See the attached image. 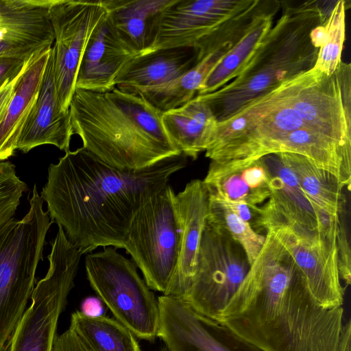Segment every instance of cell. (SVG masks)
<instances>
[{
	"label": "cell",
	"mask_w": 351,
	"mask_h": 351,
	"mask_svg": "<svg viewBox=\"0 0 351 351\" xmlns=\"http://www.w3.org/2000/svg\"><path fill=\"white\" fill-rule=\"evenodd\" d=\"M194 47L162 49L133 57L115 80V86L132 95L143 89L165 84L196 64Z\"/></svg>",
	"instance_id": "obj_20"
},
{
	"label": "cell",
	"mask_w": 351,
	"mask_h": 351,
	"mask_svg": "<svg viewBox=\"0 0 351 351\" xmlns=\"http://www.w3.org/2000/svg\"><path fill=\"white\" fill-rule=\"evenodd\" d=\"M175 193L166 184L134 214L124 249L140 269L150 289L167 291L180 252V232Z\"/></svg>",
	"instance_id": "obj_9"
},
{
	"label": "cell",
	"mask_w": 351,
	"mask_h": 351,
	"mask_svg": "<svg viewBox=\"0 0 351 351\" xmlns=\"http://www.w3.org/2000/svg\"><path fill=\"white\" fill-rule=\"evenodd\" d=\"M49 13L58 95L63 110H69L82 56L106 10L103 0H53Z\"/></svg>",
	"instance_id": "obj_11"
},
{
	"label": "cell",
	"mask_w": 351,
	"mask_h": 351,
	"mask_svg": "<svg viewBox=\"0 0 351 351\" xmlns=\"http://www.w3.org/2000/svg\"><path fill=\"white\" fill-rule=\"evenodd\" d=\"M51 48L31 58L19 75L13 96L0 119V160L14 154L35 102Z\"/></svg>",
	"instance_id": "obj_21"
},
{
	"label": "cell",
	"mask_w": 351,
	"mask_h": 351,
	"mask_svg": "<svg viewBox=\"0 0 351 351\" xmlns=\"http://www.w3.org/2000/svg\"><path fill=\"white\" fill-rule=\"evenodd\" d=\"M53 0H0V57L29 61L52 47Z\"/></svg>",
	"instance_id": "obj_14"
},
{
	"label": "cell",
	"mask_w": 351,
	"mask_h": 351,
	"mask_svg": "<svg viewBox=\"0 0 351 351\" xmlns=\"http://www.w3.org/2000/svg\"><path fill=\"white\" fill-rule=\"evenodd\" d=\"M250 264L242 247L223 228L206 220L191 284L180 299L200 315L218 322Z\"/></svg>",
	"instance_id": "obj_10"
},
{
	"label": "cell",
	"mask_w": 351,
	"mask_h": 351,
	"mask_svg": "<svg viewBox=\"0 0 351 351\" xmlns=\"http://www.w3.org/2000/svg\"><path fill=\"white\" fill-rule=\"evenodd\" d=\"M336 351H351L350 319H348L342 326Z\"/></svg>",
	"instance_id": "obj_37"
},
{
	"label": "cell",
	"mask_w": 351,
	"mask_h": 351,
	"mask_svg": "<svg viewBox=\"0 0 351 351\" xmlns=\"http://www.w3.org/2000/svg\"><path fill=\"white\" fill-rule=\"evenodd\" d=\"M269 176L271 204L289 219L311 230H319L317 215L294 174L278 154L261 158Z\"/></svg>",
	"instance_id": "obj_25"
},
{
	"label": "cell",
	"mask_w": 351,
	"mask_h": 351,
	"mask_svg": "<svg viewBox=\"0 0 351 351\" xmlns=\"http://www.w3.org/2000/svg\"><path fill=\"white\" fill-rule=\"evenodd\" d=\"M343 308L315 298L292 256L269 230L218 323L263 351H336Z\"/></svg>",
	"instance_id": "obj_2"
},
{
	"label": "cell",
	"mask_w": 351,
	"mask_h": 351,
	"mask_svg": "<svg viewBox=\"0 0 351 351\" xmlns=\"http://www.w3.org/2000/svg\"><path fill=\"white\" fill-rule=\"evenodd\" d=\"M261 209L263 229L270 231L292 256L318 302L326 308L342 306L345 287L341 284L337 248L339 221L311 230L289 219L269 199Z\"/></svg>",
	"instance_id": "obj_8"
},
{
	"label": "cell",
	"mask_w": 351,
	"mask_h": 351,
	"mask_svg": "<svg viewBox=\"0 0 351 351\" xmlns=\"http://www.w3.org/2000/svg\"><path fill=\"white\" fill-rule=\"evenodd\" d=\"M324 23L316 26L310 32L311 43L317 49H319L323 46L326 40V30Z\"/></svg>",
	"instance_id": "obj_38"
},
{
	"label": "cell",
	"mask_w": 351,
	"mask_h": 351,
	"mask_svg": "<svg viewBox=\"0 0 351 351\" xmlns=\"http://www.w3.org/2000/svg\"><path fill=\"white\" fill-rule=\"evenodd\" d=\"M28 61L9 56L0 57V89L23 71Z\"/></svg>",
	"instance_id": "obj_33"
},
{
	"label": "cell",
	"mask_w": 351,
	"mask_h": 351,
	"mask_svg": "<svg viewBox=\"0 0 351 351\" xmlns=\"http://www.w3.org/2000/svg\"><path fill=\"white\" fill-rule=\"evenodd\" d=\"M260 5L246 32L231 48L223 61L206 79L197 95L214 92L235 78L256 52L273 25L274 15L280 1Z\"/></svg>",
	"instance_id": "obj_23"
},
{
	"label": "cell",
	"mask_w": 351,
	"mask_h": 351,
	"mask_svg": "<svg viewBox=\"0 0 351 351\" xmlns=\"http://www.w3.org/2000/svg\"><path fill=\"white\" fill-rule=\"evenodd\" d=\"M87 279L117 321L135 337L152 341L158 335V298L137 272L134 263L113 247L87 254Z\"/></svg>",
	"instance_id": "obj_7"
},
{
	"label": "cell",
	"mask_w": 351,
	"mask_h": 351,
	"mask_svg": "<svg viewBox=\"0 0 351 351\" xmlns=\"http://www.w3.org/2000/svg\"><path fill=\"white\" fill-rule=\"evenodd\" d=\"M223 202L241 219L247 222L256 232L261 234V232L264 231L262 227L261 207L241 202Z\"/></svg>",
	"instance_id": "obj_32"
},
{
	"label": "cell",
	"mask_w": 351,
	"mask_h": 351,
	"mask_svg": "<svg viewBox=\"0 0 351 351\" xmlns=\"http://www.w3.org/2000/svg\"><path fill=\"white\" fill-rule=\"evenodd\" d=\"M256 0H174L162 14L154 51L195 47Z\"/></svg>",
	"instance_id": "obj_13"
},
{
	"label": "cell",
	"mask_w": 351,
	"mask_h": 351,
	"mask_svg": "<svg viewBox=\"0 0 351 351\" xmlns=\"http://www.w3.org/2000/svg\"><path fill=\"white\" fill-rule=\"evenodd\" d=\"M161 121L172 144L193 160L206 151L217 123L210 108L195 97L178 108L162 112Z\"/></svg>",
	"instance_id": "obj_22"
},
{
	"label": "cell",
	"mask_w": 351,
	"mask_h": 351,
	"mask_svg": "<svg viewBox=\"0 0 351 351\" xmlns=\"http://www.w3.org/2000/svg\"><path fill=\"white\" fill-rule=\"evenodd\" d=\"M157 337L167 351H263L177 298H158Z\"/></svg>",
	"instance_id": "obj_12"
},
{
	"label": "cell",
	"mask_w": 351,
	"mask_h": 351,
	"mask_svg": "<svg viewBox=\"0 0 351 351\" xmlns=\"http://www.w3.org/2000/svg\"><path fill=\"white\" fill-rule=\"evenodd\" d=\"M186 162L180 154L140 170H123L83 147L69 149L48 167L40 196L51 221L82 254L99 247L124 249L137 210Z\"/></svg>",
	"instance_id": "obj_1"
},
{
	"label": "cell",
	"mask_w": 351,
	"mask_h": 351,
	"mask_svg": "<svg viewBox=\"0 0 351 351\" xmlns=\"http://www.w3.org/2000/svg\"><path fill=\"white\" fill-rule=\"evenodd\" d=\"M230 50L228 47L219 48L178 77L165 84L141 90L136 95H141L161 112L178 108L197 95L206 79Z\"/></svg>",
	"instance_id": "obj_26"
},
{
	"label": "cell",
	"mask_w": 351,
	"mask_h": 351,
	"mask_svg": "<svg viewBox=\"0 0 351 351\" xmlns=\"http://www.w3.org/2000/svg\"><path fill=\"white\" fill-rule=\"evenodd\" d=\"M43 202L35 184L28 213L0 230V350L27 308L43 261L46 234L53 223Z\"/></svg>",
	"instance_id": "obj_5"
},
{
	"label": "cell",
	"mask_w": 351,
	"mask_h": 351,
	"mask_svg": "<svg viewBox=\"0 0 351 351\" xmlns=\"http://www.w3.org/2000/svg\"><path fill=\"white\" fill-rule=\"evenodd\" d=\"M338 268L340 278L346 286L351 282V252L346 223L339 219L337 232Z\"/></svg>",
	"instance_id": "obj_31"
},
{
	"label": "cell",
	"mask_w": 351,
	"mask_h": 351,
	"mask_svg": "<svg viewBox=\"0 0 351 351\" xmlns=\"http://www.w3.org/2000/svg\"><path fill=\"white\" fill-rule=\"evenodd\" d=\"M27 189L10 162H0V230L12 219Z\"/></svg>",
	"instance_id": "obj_30"
},
{
	"label": "cell",
	"mask_w": 351,
	"mask_h": 351,
	"mask_svg": "<svg viewBox=\"0 0 351 351\" xmlns=\"http://www.w3.org/2000/svg\"><path fill=\"white\" fill-rule=\"evenodd\" d=\"M291 170L315 213L321 210L339 217L345 209L343 186L338 179L303 156L293 153H277Z\"/></svg>",
	"instance_id": "obj_24"
},
{
	"label": "cell",
	"mask_w": 351,
	"mask_h": 351,
	"mask_svg": "<svg viewBox=\"0 0 351 351\" xmlns=\"http://www.w3.org/2000/svg\"><path fill=\"white\" fill-rule=\"evenodd\" d=\"M317 3L282 5L281 17L243 71L218 90L195 96L210 108L217 121L314 66L319 49L312 45L310 32L328 16Z\"/></svg>",
	"instance_id": "obj_4"
},
{
	"label": "cell",
	"mask_w": 351,
	"mask_h": 351,
	"mask_svg": "<svg viewBox=\"0 0 351 351\" xmlns=\"http://www.w3.org/2000/svg\"><path fill=\"white\" fill-rule=\"evenodd\" d=\"M134 57L119 39L106 17L92 34L77 69L75 89L106 93L114 88L115 80Z\"/></svg>",
	"instance_id": "obj_17"
},
{
	"label": "cell",
	"mask_w": 351,
	"mask_h": 351,
	"mask_svg": "<svg viewBox=\"0 0 351 351\" xmlns=\"http://www.w3.org/2000/svg\"><path fill=\"white\" fill-rule=\"evenodd\" d=\"M174 0H103L119 39L134 56L153 51L162 16Z\"/></svg>",
	"instance_id": "obj_18"
},
{
	"label": "cell",
	"mask_w": 351,
	"mask_h": 351,
	"mask_svg": "<svg viewBox=\"0 0 351 351\" xmlns=\"http://www.w3.org/2000/svg\"><path fill=\"white\" fill-rule=\"evenodd\" d=\"M277 153H293L304 156L318 167L335 176L344 189L350 190L351 145L302 128L273 142L265 150L263 156Z\"/></svg>",
	"instance_id": "obj_19"
},
{
	"label": "cell",
	"mask_w": 351,
	"mask_h": 351,
	"mask_svg": "<svg viewBox=\"0 0 351 351\" xmlns=\"http://www.w3.org/2000/svg\"><path fill=\"white\" fill-rule=\"evenodd\" d=\"M69 113L83 147L115 168L140 170L182 154L165 131L162 112L140 95L117 87L106 93L75 89Z\"/></svg>",
	"instance_id": "obj_3"
},
{
	"label": "cell",
	"mask_w": 351,
	"mask_h": 351,
	"mask_svg": "<svg viewBox=\"0 0 351 351\" xmlns=\"http://www.w3.org/2000/svg\"><path fill=\"white\" fill-rule=\"evenodd\" d=\"M209 204L203 180L195 179L175 195L180 232V252L171 284L163 295L180 298L189 287L197 265V254Z\"/></svg>",
	"instance_id": "obj_15"
},
{
	"label": "cell",
	"mask_w": 351,
	"mask_h": 351,
	"mask_svg": "<svg viewBox=\"0 0 351 351\" xmlns=\"http://www.w3.org/2000/svg\"><path fill=\"white\" fill-rule=\"evenodd\" d=\"M346 1L335 2L325 23L326 36L325 42L318 50L315 69L332 75L339 66L345 40Z\"/></svg>",
	"instance_id": "obj_29"
},
{
	"label": "cell",
	"mask_w": 351,
	"mask_h": 351,
	"mask_svg": "<svg viewBox=\"0 0 351 351\" xmlns=\"http://www.w3.org/2000/svg\"><path fill=\"white\" fill-rule=\"evenodd\" d=\"M207 219L225 230L243 249L251 265L265 241V234L256 232L223 202L209 196Z\"/></svg>",
	"instance_id": "obj_28"
},
{
	"label": "cell",
	"mask_w": 351,
	"mask_h": 351,
	"mask_svg": "<svg viewBox=\"0 0 351 351\" xmlns=\"http://www.w3.org/2000/svg\"><path fill=\"white\" fill-rule=\"evenodd\" d=\"M49 267L35 286L31 304L0 351H52L58 323L74 287L82 253L58 228L51 242Z\"/></svg>",
	"instance_id": "obj_6"
},
{
	"label": "cell",
	"mask_w": 351,
	"mask_h": 351,
	"mask_svg": "<svg viewBox=\"0 0 351 351\" xmlns=\"http://www.w3.org/2000/svg\"><path fill=\"white\" fill-rule=\"evenodd\" d=\"M19 76L5 83L0 89V119L13 96Z\"/></svg>",
	"instance_id": "obj_35"
},
{
	"label": "cell",
	"mask_w": 351,
	"mask_h": 351,
	"mask_svg": "<svg viewBox=\"0 0 351 351\" xmlns=\"http://www.w3.org/2000/svg\"><path fill=\"white\" fill-rule=\"evenodd\" d=\"M163 351H165V350H163Z\"/></svg>",
	"instance_id": "obj_39"
},
{
	"label": "cell",
	"mask_w": 351,
	"mask_h": 351,
	"mask_svg": "<svg viewBox=\"0 0 351 351\" xmlns=\"http://www.w3.org/2000/svg\"><path fill=\"white\" fill-rule=\"evenodd\" d=\"M52 351H91L77 333L71 330L58 336Z\"/></svg>",
	"instance_id": "obj_34"
},
{
	"label": "cell",
	"mask_w": 351,
	"mask_h": 351,
	"mask_svg": "<svg viewBox=\"0 0 351 351\" xmlns=\"http://www.w3.org/2000/svg\"><path fill=\"white\" fill-rule=\"evenodd\" d=\"M69 327L91 351H141L133 332L116 319L76 311L71 315Z\"/></svg>",
	"instance_id": "obj_27"
},
{
	"label": "cell",
	"mask_w": 351,
	"mask_h": 351,
	"mask_svg": "<svg viewBox=\"0 0 351 351\" xmlns=\"http://www.w3.org/2000/svg\"><path fill=\"white\" fill-rule=\"evenodd\" d=\"M73 134L69 110H63L58 95L51 47L38 95L21 130L17 149L27 153L40 145H52L66 152L69 149Z\"/></svg>",
	"instance_id": "obj_16"
},
{
	"label": "cell",
	"mask_w": 351,
	"mask_h": 351,
	"mask_svg": "<svg viewBox=\"0 0 351 351\" xmlns=\"http://www.w3.org/2000/svg\"><path fill=\"white\" fill-rule=\"evenodd\" d=\"M103 311L102 301L98 297H88L82 303L80 311L86 315L99 316Z\"/></svg>",
	"instance_id": "obj_36"
}]
</instances>
